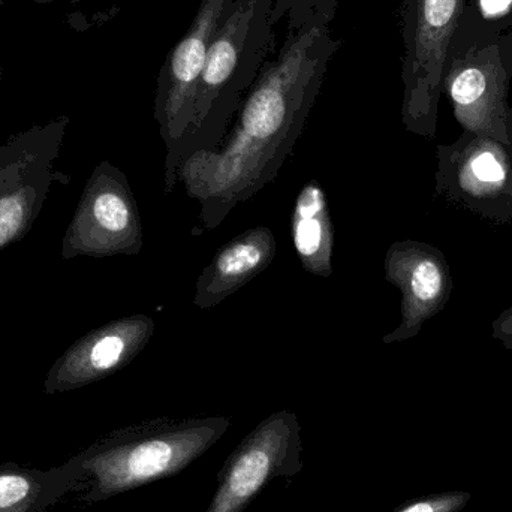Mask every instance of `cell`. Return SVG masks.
<instances>
[{"label":"cell","mask_w":512,"mask_h":512,"mask_svg":"<svg viewBox=\"0 0 512 512\" xmlns=\"http://www.w3.org/2000/svg\"><path fill=\"white\" fill-rule=\"evenodd\" d=\"M342 47L328 26L286 33L262 66L230 131L213 152L183 162L179 182L200 204L204 230L218 228L239 204L274 182L292 155L318 99L331 59Z\"/></svg>","instance_id":"obj_1"},{"label":"cell","mask_w":512,"mask_h":512,"mask_svg":"<svg viewBox=\"0 0 512 512\" xmlns=\"http://www.w3.org/2000/svg\"><path fill=\"white\" fill-rule=\"evenodd\" d=\"M231 427L222 415L162 417L110 433L71 457L83 474L80 501L93 505L174 477L203 457Z\"/></svg>","instance_id":"obj_2"},{"label":"cell","mask_w":512,"mask_h":512,"mask_svg":"<svg viewBox=\"0 0 512 512\" xmlns=\"http://www.w3.org/2000/svg\"><path fill=\"white\" fill-rule=\"evenodd\" d=\"M274 0H236L216 33L192 99L191 120L176 167L221 146L243 99L254 86L273 45Z\"/></svg>","instance_id":"obj_3"},{"label":"cell","mask_w":512,"mask_h":512,"mask_svg":"<svg viewBox=\"0 0 512 512\" xmlns=\"http://www.w3.org/2000/svg\"><path fill=\"white\" fill-rule=\"evenodd\" d=\"M512 21L495 20L469 2L451 39L444 92L463 131L512 147Z\"/></svg>","instance_id":"obj_4"},{"label":"cell","mask_w":512,"mask_h":512,"mask_svg":"<svg viewBox=\"0 0 512 512\" xmlns=\"http://www.w3.org/2000/svg\"><path fill=\"white\" fill-rule=\"evenodd\" d=\"M471 0H403L402 120L420 137L433 138L451 39Z\"/></svg>","instance_id":"obj_5"},{"label":"cell","mask_w":512,"mask_h":512,"mask_svg":"<svg viewBox=\"0 0 512 512\" xmlns=\"http://www.w3.org/2000/svg\"><path fill=\"white\" fill-rule=\"evenodd\" d=\"M236 0H201L188 32L171 48L156 83L155 120L165 144L164 192L179 183L174 162L191 120L192 99L203 74L210 45Z\"/></svg>","instance_id":"obj_6"},{"label":"cell","mask_w":512,"mask_h":512,"mask_svg":"<svg viewBox=\"0 0 512 512\" xmlns=\"http://www.w3.org/2000/svg\"><path fill=\"white\" fill-rule=\"evenodd\" d=\"M303 439L297 415L277 411L264 418L228 456L206 512H245L274 480L303 471Z\"/></svg>","instance_id":"obj_7"},{"label":"cell","mask_w":512,"mask_h":512,"mask_svg":"<svg viewBox=\"0 0 512 512\" xmlns=\"http://www.w3.org/2000/svg\"><path fill=\"white\" fill-rule=\"evenodd\" d=\"M436 194L484 221L512 222V147L463 131L436 150Z\"/></svg>","instance_id":"obj_8"},{"label":"cell","mask_w":512,"mask_h":512,"mask_svg":"<svg viewBox=\"0 0 512 512\" xmlns=\"http://www.w3.org/2000/svg\"><path fill=\"white\" fill-rule=\"evenodd\" d=\"M384 270L385 279L402 292L399 327L382 339L391 345L414 339L447 307L454 280L444 252L418 240L394 242L385 254Z\"/></svg>","instance_id":"obj_9"},{"label":"cell","mask_w":512,"mask_h":512,"mask_svg":"<svg viewBox=\"0 0 512 512\" xmlns=\"http://www.w3.org/2000/svg\"><path fill=\"white\" fill-rule=\"evenodd\" d=\"M276 254V237L270 228L255 227L243 231L222 246L201 271L195 285V306L210 310L224 303L267 270Z\"/></svg>","instance_id":"obj_10"},{"label":"cell","mask_w":512,"mask_h":512,"mask_svg":"<svg viewBox=\"0 0 512 512\" xmlns=\"http://www.w3.org/2000/svg\"><path fill=\"white\" fill-rule=\"evenodd\" d=\"M89 209L93 248L108 254L140 252L143 246L140 213L122 174L107 171L96 180Z\"/></svg>","instance_id":"obj_11"},{"label":"cell","mask_w":512,"mask_h":512,"mask_svg":"<svg viewBox=\"0 0 512 512\" xmlns=\"http://www.w3.org/2000/svg\"><path fill=\"white\" fill-rule=\"evenodd\" d=\"M155 330V321L147 315L129 316L107 325L90 337L66 382L87 384L122 369L146 348Z\"/></svg>","instance_id":"obj_12"},{"label":"cell","mask_w":512,"mask_h":512,"mask_svg":"<svg viewBox=\"0 0 512 512\" xmlns=\"http://www.w3.org/2000/svg\"><path fill=\"white\" fill-rule=\"evenodd\" d=\"M81 489L83 474L71 459L47 471L12 462L0 465V512H45Z\"/></svg>","instance_id":"obj_13"},{"label":"cell","mask_w":512,"mask_h":512,"mask_svg":"<svg viewBox=\"0 0 512 512\" xmlns=\"http://www.w3.org/2000/svg\"><path fill=\"white\" fill-rule=\"evenodd\" d=\"M291 237L304 271L322 279L331 277L334 228L327 195L318 180L307 182L295 198Z\"/></svg>","instance_id":"obj_14"},{"label":"cell","mask_w":512,"mask_h":512,"mask_svg":"<svg viewBox=\"0 0 512 512\" xmlns=\"http://www.w3.org/2000/svg\"><path fill=\"white\" fill-rule=\"evenodd\" d=\"M339 3L340 0H274L270 21L274 27L286 18L288 32L310 26L330 27Z\"/></svg>","instance_id":"obj_15"},{"label":"cell","mask_w":512,"mask_h":512,"mask_svg":"<svg viewBox=\"0 0 512 512\" xmlns=\"http://www.w3.org/2000/svg\"><path fill=\"white\" fill-rule=\"evenodd\" d=\"M471 498V493L466 490H447L403 502L390 512H460L465 510Z\"/></svg>","instance_id":"obj_16"},{"label":"cell","mask_w":512,"mask_h":512,"mask_svg":"<svg viewBox=\"0 0 512 512\" xmlns=\"http://www.w3.org/2000/svg\"><path fill=\"white\" fill-rule=\"evenodd\" d=\"M23 222V206L17 198L0 200V245L8 242Z\"/></svg>","instance_id":"obj_17"},{"label":"cell","mask_w":512,"mask_h":512,"mask_svg":"<svg viewBox=\"0 0 512 512\" xmlns=\"http://www.w3.org/2000/svg\"><path fill=\"white\" fill-rule=\"evenodd\" d=\"M493 339L512 351V306L501 313L492 324Z\"/></svg>","instance_id":"obj_18"},{"label":"cell","mask_w":512,"mask_h":512,"mask_svg":"<svg viewBox=\"0 0 512 512\" xmlns=\"http://www.w3.org/2000/svg\"><path fill=\"white\" fill-rule=\"evenodd\" d=\"M32 2H35V3H51V2H54V0H32Z\"/></svg>","instance_id":"obj_19"},{"label":"cell","mask_w":512,"mask_h":512,"mask_svg":"<svg viewBox=\"0 0 512 512\" xmlns=\"http://www.w3.org/2000/svg\"><path fill=\"white\" fill-rule=\"evenodd\" d=\"M5 2H8V0H0V6H2Z\"/></svg>","instance_id":"obj_20"},{"label":"cell","mask_w":512,"mask_h":512,"mask_svg":"<svg viewBox=\"0 0 512 512\" xmlns=\"http://www.w3.org/2000/svg\"><path fill=\"white\" fill-rule=\"evenodd\" d=\"M2 74H3V69L0 68V78H2Z\"/></svg>","instance_id":"obj_21"}]
</instances>
